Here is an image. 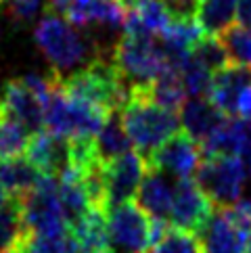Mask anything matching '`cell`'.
<instances>
[{
	"mask_svg": "<svg viewBox=\"0 0 251 253\" xmlns=\"http://www.w3.org/2000/svg\"><path fill=\"white\" fill-rule=\"evenodd\" d=\"M111 59L130 88L149 86L167 67V61L155 36L124 34L113 44Z\"/></svg>",
	"mask_w": 251,
	"mask_h": 253,
	"instance_id": "obj_5",
	"label": "cell"
},
{
	"mask_svg": "<svg viewBox=\"0 0 251 253\" xmlns=\"http://www.w3.org/2000/svg\"><path fill=\"white\" fill-rule=\"evenodd\" d=\"M220 40L226 46V52L232 63H239V65L251 69V30L232 25L230 30L220 36Z\"/></svg>",
	"mask_w": 251,
	"mask_h": 253,
	"instance_id": "obj_30",
	"label": "cell"
},
{
	"mask_svg": "<svg viewBox=\"0 0 251 253\" xmlns=\"http://www.w3.org/2000/svg\"><path fill=\"white\" fill-rule=\"evenodd\" d=\"M201 0H164L172 21H191L197 19Z\"/></svg>",
	"mask_w": 251,
	"mask_h": 253,
	"instance_id": "obj_34",
	"label": "cell"
},
{
	"mask_svg": "<svg viewBox=\"0 0 251 253\" xmlns=\"http://www.w3.org/2000/svg\"><path fill=\"white\" fill-rule=\"evenodd\" d=\"M239 0H201L197 23L205 36H220L230 30L237 21Z\"/></svg>",
	"mask_w": 251,
	"mask_h": 253,
	"instance_id": "obj_24",
	"label": "cell"
},
{
	"mask_svg": "<svg viewBox=\"0 0 251 253\" xmlns=\"http://www.w3.org/2000/svg\"><path fill=\"white\" fill-rule=\"evenodd\" d=\"M120 2L124 4V8H126V11H132V8L140 6L142 2H147V0H120Z\"/></svg>",
	"mask_w": 251,
	"mask_h": 253,
	"instance_id": "obj_37",
	"label": "cell"
},
{
	"mask_svg": "<svg viewBox=\"0 0 251 253\" xmlns=\"http://www.w3.org/2000/svg\"><path fill=\"white\" fill-rule=\"evenodd\" d=\"M25 157L42 174L59 178L61 171L69 166V140L57 136V134H52L48 130L34 132L30 147L25 151Z\"/></svg>",
	"mask_w": 251,
	"mask_h": 253,
	"instance_id": "obj_16",
	"label": "cell"
},
{
	"mask_svg": "<svg viewBox=\"0 0 251 253\" xmlns=\"http://www.w3.org/2000/svg\"><path fill=\"white\" fill-rule=\"evenodd\" d=\"M172 23L164 0H147L140 6L126 13L124 34L132 36H157Z\"/></svg>",
	"mask_w": 251,
	"mask_h": 253,
	"instance_id": "obj_21",
	"label": "cell"
},
{
	"mask_svg": "<svg viewBox=\"0 0 251 253\" xmlns=\"http://www.w3.org/2000/svg\"><path fill=\"white\" fill-rule=\"evenodd\" d=\"M59 180V199L63 205V211L67 215V224H71L74 220H78L82 213H86L92 207V199L90 193L86 188V180L84 174H80L74 168H65L61 171Z\"/></svg>",
	"mask_w": 251,
	"mask_h": 253,
	"instance_id": "obj_22",
	"label": "cell"
},
{
	"mask_svg": "<svg viewBox=\"0 0 251 253\" xmlns=\"http://www.w3.org/2000/svg\"><path fill=\"white\" fill-rule=\"evenodd\" d=\"M120 117L132 144L145 157H149L161 142L180 132V115L151 101L147 86L130 88Z\"/></svg>",
	"mask_w": 251,
	"mask_h": 253,
	"instance_id": "obj_2",
	"label": "cell"
},
{
	"mask_svg": "<svg viewBox=\"0 0 251 253\" xmlns=\"http://www.w3.org/2000/svg\"><path fill=\"white\" fill-rule=\"evenodd\" d=\"M193 57L199 59L213 74L224 69L230 63L226 46H224V42L220 38H216V36H203V38L197 42V46L193 48Z\"/></svg>",
	"mask_w": 251,
	"mask_h": 253,
	"instance_id": "obj_31",
	"label": "cell"
},
{
	"mask_svg": "<svg viewBox=\"0 0 251 253\" xmlns=\"http://www.w3.org/2000/svg\"><path fill=\"white\" fill-rule=\"evenodd\" d=\"M107 228L115 253H149L155 247L153 220L134 201L107 210Z\"/></svg>",
	"mask_w": 251,
	"mask_h": 253,
	"instance_id": "obj_7",
	"label": "cell"
},
{
	"mask_svg": "<svg viewBox=\"0 0 251 253\" xmlns=\"http://www.w3.org/2000/svg\"><path fill=\"white\" fill-rule=\"evenodd\" d=\"M57 184L55 176H44L32 193L17 199L21 207V232H59L69 228Z\"/></svg>",
	"mask_w": 251,
	"mask_h": 253,
	"instance_id": "obj_8",
	"label": "cell"
},
{
	"mask_svg": "<svg viewBox=\"0 0 251 253\" xmlns=\"http://www.w3.org/2000/svg\"><path fill=\"white\" fill-rule=\"evenodd\" d=\"M21 237V207L13 197L0 210V251L13 247Z\"/></svg>",
	"mask_w": 251,
	"mask_h": 253,
	"instance_id": "obj_32",
	"label": "cell"
},
{
	"mask_svg": "<svg viewBox=\"0 0 251 253\" xmlns=\"http://www.w3.org/2000/svg\"><path fill=\"white\" fill-rule=\"evenodd\" d=\"M149 169L147 157L140 151H128L126 155L103 164V193H105V211L111 207L132 201L138 195Z\"/></svg>",
	"mask_w": 251,
	"mask_h": 253,
	"instance_id": "obj_9",
	"label": "cell"
},
{
	"mask_svg": "<svg viewBox=\"0 0 251 253\" xmlns=\"http://www.w3.org/2000/svg\"><path fill=\"white\" fill-rule=\"evenodd\" d=\"M251 86V69L239 63H228L224 69L213 74V82L209 90L211 103L228 117H237V105L243 90Z\"/></svg>",
	"mask_w": 251,
	"mask_h": 253,
	"instance_id": "obj_15",
	"label": "cell"
},
{
	"mask_svg": "<svg viewBox=\"0 0 251 253\" xmlns=\"http://www.w3.org/2000/svg\"><path fill=\"white\" fill-rule=\"evenodd\" d=\"M0 103L13 117L28 126L32 132L44 130V101L23 78L8 80L4 84Z\"/></svg>",
	"mask_w": 251,
	"mask_h": 253,
	"instance_id": "obj_13",
	"label": "cell"
},
{
	"mask_svg": "<svg viewBox=\"0 0 251 253\" xmlns=\"http://www.w3.org/2000/svg\"><path fill=\"white\" fill-rule=\"evenodd\" d=\"M172 201H174V184L169 182L164 171L149 168L138 188V205L153 220H169Z\"/></svg>",
	"mask_w": 251,
	"mask_h": 253,
	"instance_id": "obj_18",
	"label": "cell"
},
{
	"mask_svg": "<svg viewBox=\"0 0 251 253\" xmlns=\"http://www.w3.org/2000/svg\"><path fill=\"white\" fill-rule=\"evenodd\" d=\"M149 253H203L201 241L195 232H188L182 228H167L157 245Z\"/></svg>",
	"mask_w": 251,
	"mask_h": 253,
	"instance_id": "obj_29",
	"label": "cell"
},
{
	"mask_svg": "<svg viewBox=\"0 0 251 253\" xmlns=\"http://www.w3.org/2000/svg\"><path fill=\"white\" fill-rule=\"evenodd\" d=\"M147 94L153 103H157L159 107H166L169 111L180 113V109L186 103V88L180 78V71L174 69L172 65H167L161 74L147 86Z\"/></svg>",
	"mask_w": 251,
	"mask_h": 253,
	"instance_id": "obj_23",
	"label": "cell"
},
{
	"mask_svg": "<svg viewBox=\"0 0 251 253\" xmlns=\"http://www.w3.org/2000/svg\"><path fill=\"white\" fill-rule=\"evenodd\" d=\"M203 253H247L249 232L228 215L224 207L211 213L208 224L197 232Z\"/></svg>",
	"mask_w": 251,
	"mask_h": 253,
	"instance_id": "obj_12",
	"label": "cell"
},
{
	"mask_svg": "<svg viewBox=\"0 0 251 253\" xmlns=\"http://www.w3.org/2000/svg\"><path fill=\"white\" fill-rule=\"evenodd\" d=\"M61 90L69 96L101 107L105 111H120L128 98V84L109 55H98L82 69L61 78Z\"/></svg>",
	"mask_w": 251,
	"mask_h": 253,
	"instance_id": "obj_3",
	"label": "cell"
},
{
	"mask_svg": "<svg viewBox=\"0 0 251 253\" xmlns=\"http://www.w3.org/2000/svg\"><path fill=\"white\" fill-rule=\"evenodd\" d=\"M15 245L21 253H74L80 243L71 228H65L59 232H21Z\"/></svg>",
	"mask_w": 251,
	"mask_h": 253,
	"instance_id": "obj_25",
	"label": "cell"
},
{
	"mask_svg": "<svg viewBox=\"0 0 251 253\" xmlns=\"http://www.w3.org/2000/svg\"><path fill=\"white\" fill-rule=\"evenodd\" d=\"M180 78L184 82V88L188 96H209L211 82H213V71L208 69L199 59L193 57V52L180 67Z\"/></svg>",
	"mask_w": 251,
	"mask_h": 253,
	"instance_id": "obj_28",
	"label": "cell"
},
{
	"mask_svg": "<svg viewBox=\"0 0 251 253\" xmlns=\"http://www.w3.org/2000/svg\"><path fill=\"white\" fill-rule=\"evenodd\" d=\"M71 4H74V0H44L46 13H52V15H67Z\"/></svg>",
	"mask_w": 251,
	"mask_h": 253,
	"instance_id": "obj_36",
	"label": "cell"
},
{
	"mask_svg": "<svg viewBox=\"0 0 251 253\" xmlns=\"http://www.w3.org/2000/svg\"><path fill=\"white\" fill-rule=\"evenodd\" d=\"M8 19L17 25H32L44 6V0H4Z\"/></svg>",
	"mask_w": 251,
	"mask_h": 253,
	"instance_id": "obj_33",
	"label": "cell"
},
{
	"mask_svg": "<svg viewBox=\"0 0 251 253\" xmlns=\"http://www.w3.org/2000/svg\"><path fill=\"white\" fill-rule=\"evenodd\" d=\"M201 144L193 140L186 132H176L172 138L161 142L159 147L147 157L149 168L164 171L166 176L176 180L193 178L201 166Z\"/></svg>",
	"mask_w": 251,
	"mask_h": 253,
	"instance_id": "obj_10",
	"label": "cell"
},
{
	"mask_svg": "<svg viewBox=\"0 0 251 253\" xmlns=\"http://www.w3.org/2000/svg\"><path fill=\"white\" fill-rule=\"evenodd\" d=\"M0 253H21V251H19V247H17V245H13V247H8V249L0 251Z\"/></svg>",
	"mask_w": 251,
	"mask_h": 253,
	"instance_id": "obj_39",
	"label": "cell"
},
{
	"mask_svg": "<svg viewBox=\"0 0 251 253\" xmlns=\"http://www.w3.org/2000/svg\"><path fill=\"white\" fill-rule=\"evenodd\" d=\"M213 213V205L193 178H182L174 184V201L169 211V224L174 228L199 232Z\"/></svg>",
	"mask_w": 251,
	"mask_h": 253,
	"instance_id": "obj_11",
	"label": "cell"
},
{
	"mask_svg": "<svg viewBox=\"0 0 251 253\" xmlns=\"http://www.w3.org/2000/svg\"><path fill=\"white\" fill-rule=\"evenodd\" d=\"M34 42L50 63V69L61 78L82 69L94 57L105 55V50L80 34L67 19L52 13H46L34 28Z\"/></svg>",
	"mask_w": 251,
	"mask_h": 253,
	"instance_id": "obj_1",
	"label": "cell"
},
{
	"mask_svg": "<svg viewBox=\"0 0 251 253\" xmlns=\"http://www.w3.org/2000/svg\"><path fill=\"white\" fill-rule=\"evenodd\" d=\"M237 21L241 23V28L251 30V0H239Z\"/></svg>",
	"mask_w": 251,
	"mask_h": 253,
	"instance_id": "obj_35",
	"label": "cell"
},
{
	"mask_svg": "<svg viewBox=\"0 0 251 253\" xmlns=\"http://www.w3.org/2000/svg\"><path fill=\"white\" fill-rule=\"evenodd\" d=\"M74 253H90V251H88V249H84V247H82V245H80V247H78V249H76V251H74Z\"/></svg>",
	"mask_w": 251,
	"mask_h": 253,
	"instance_id": "obj_40",
	"label": "cell"
},
{
	"mask_svg": "<svg viewBox=\"0 0 251 253\" xmlns=\"http://www.w3.org/2000/svg\"><path fill=\"white\" fill-rule=\"evenodd\" d=\"M96 151L103 164L113 161L122 155H126L128 151H132V140L126 132L120 111L109 113V117L105 120L101 132L96 134Z\"/></svg>",
	"mask_w": 251,
	"mask_h": 253,
	"instance_id": "obj_26",
	"label": "cell"
},
{
	"mask_svg": "<svg viewBox=\"0 0 251 253\" xmlns=\"http://www.w3.org/2000/svg\"><path fill=\"white\" fill-rule=\"evenodd\" d=\"M247 178L249 176L243 161L235 155H226L208 157L201 161L195 174V182L208 195L213 207H230L243 195Z\"/></svg>",
	"mask_w": 251,
	"mask_h": 253,
	"instance_id": "obj_6",
	"label": "cell"
},
{
	"mask_svg": "<svg viewBox=\"0 0 251 253\" xmlns=\"http://www.w3.org/2000/svg\"><path fill=\"white\" fill-rule=\"evenodd\" d=\"M44 176L46 174H42L25 155L0 159V184L15 199H21L32 193L42 182Z\"/></svg>",
	"mask_w": 251,
	"mask_h": 253,
	"instance_id": "obj_20",
	"label": "cell"
},
{
	"mask_svg": "<svg viewBox=\"0 0 251 253\" xmlns=\"http://www.w3.org/2000/svg\"><path fill=\"white\" fill-rule=\"evenodd\" d=\"M2 2H4V0H0V4H2Z\"/></svg>",
	"mask_w": 251,
	"mask_h": 253,
	"instance_id": "obj_41",
	"label": "cell"
},
{
	"mask_svg": "<svg viewBox=\"0 0 251 253\" xmlns=\"http://www.w3.org/2000/svg\"><path fill=\"white\" fill-rule=\"evenodd\" d=\"M11 195H8V191H6V188L2 186V184H0V210H2V207L8 203V201H11Z\"/></svg>",
	"mask_w": 251,
	"mask_h": 253,
	"instance_id": "obj_38",
	"label": "cell"
},
{
	"mask_svg": "<svg viewBox=\"0 0 251 253\" xmlns=\"http://www.w3.org/2000/svg\"><path fill=\"white\" fill-rule=\"evenodd\" d=\"M126 8L120 0H74L65 19L80 30L107 28V30H124Z\"/></svg>",
	"mask_w": 251,
	"mask_h": 253,
	"instance_id": "obj_14",
	"label": "cell"
},
{
	"mask_svg": "<svg viewBox=\"0 0 251 253\" xmlns=\"http://www.w3.org/2000/svg\"><path fill=\"white\" fill-rule=\"evenodd\" d=\"M241 138H243V120L241 117H228L201 142V153L205 159L226 155L237 157L241 149Z\"/></svg>",
	"mask_w": 251,
	"mask_h": 253,
	"instance_id": "obj_27",
	"label": "cell"
},
{
	"mask_svg": "<svg viewBox=\"0 0 251 253\" xmlns=\"http://www.w3.org/2000/svg\"><path fill=\"white\" fill-rule=\"evenodd\" d=\"M76 241L90 253H115L113 243L107 228V211L103 207L92 205L86 213L69 224Z\"/></svg>",
	"mask_w": 251,
	"mask_h": 253,
	"instance_id": "obj_19",
	"label": "cell"
},
{
	"mask_svg": "<svg viewBox=\"0 0 251 253\" xmlns=\"http://www.w3.org/2000/svg\"><path fill=\"white\" fill-rule=\"evenodd\" d=\"M107 117L109 111L63 92L61 80L44 103V130L67 140L78 136H96Z\"/></svg>",
	"mask_w": 251,
	"mask_h": 253,
	"instance_id": "obj_4",
	"label": "cell"
},
{
	"mask_svg": "<svg viewBox=\"0 0 251 253\" xmlns=\"http://www.w3.org/2000/svg\"><path fill=\"white\" fill-rule=\"evenodd\" d=\"M228 120L209 96H191L180 109V128L197 142H203L209 134Z\"/></svg>",
	"mask_w": 251,
	"mask_h": 253,
	"instance_id": "obj_17",
	"label": "cell"
}]
</instances>
